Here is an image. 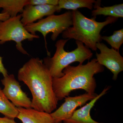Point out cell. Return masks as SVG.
I'll list each match as a JSON object with an SVG mask.
<instances>
[{
  "label": "cell",
  "instance_id": "cell-1",
  "mask_svg": "<svg viewBox=\"0 0 123 123\" xmlns=\"http://www.w3.org/2000/svg\"><path fill=\"white\" fill-rule=\"evenodd\" d=\"M18 78L30 91L32 108L49 114L56 109L58 101L53 91V77L43 60L31 59L19 69Z\"/></svg>",
  "mask_w": 123,
  "mask_h": 123
},
{
  "label": "cell",
  "instance_id": "cell-2",
  "mask_svg": "<svg viewBox=\"0 0 123 123\" xmlns=\"http://www.w3.org/2000/svg\"><path fill=\"white\" fill-rule=\"evenodd\" d=\"M104 70V66L96 59L86 64L67 66L63 70L62 76L53 78L52 80L53 91L57 101L68 97L70 92L76 90H83L86 93H94L97 85L94 76Z\"/></svg>",
  "mask_w": 123,
  "mask_h": 123
},
{
  "label": "cell",
  "instance_id": "cell-3",
  "mask_svg": "<svg viewBox=\"0 0 123 123\" xmlns=\"http://www.w3.org/2000/svg\"><path fill=\"white\" fill-rule=\"evenodd\" d=\"M72 13L73 26L63 32L62 37L79 41L93 51H97V43L102 42L100 32L102 29L108 24L115 22L118 19L108 17L104 21L98 22L95 20L96 18H88L78 10L73 11Z\"/></svg>",
  "mask_w": 123,
  "mask_h": 123
},
{
  "label": "cell",
  "instance_id": "cell-4",
  "mask_svg": "<svg viewBox=\"0 0 123 123\" xmlns=\"http://www.w3.org/2000/svg\"><path fill=\"white\" fill-rule=\"evenodd\" d=\"M69 39L58 40L56 43L55 52L52 57L47 56L43 59V62L48 69L53 78L61 77L64 75V69L75 62L83 64L86 60L92 57L93 53L81 42L76 40L77 48L71 52H67L64 47Z\"/></svg>",
  "mask_w": 123,
  "mask_h": 123
},
{
  "label": "cell",
  "instance_id": "cell-5",
  "mask_svg": "<svg viewBox=\"0 0 123 123\" xmlns=\"http://www.w3.org/2000/svg\"><path fill=\"white\" fill-rule=\"evenodd\" d=\"M72 13L68 11L60 15H53L48 16L39 20L37 22L28 24L25 26V29L29 33L33 35H36L38 31L42 33L45 40V46L48 55L50 56V53L47 48L46 36L49 33H52L51 39L55 41L60 34L72 25Z\"/></svg>",
  "mask_w": 123,
  "mask_h": 123
},
{
  "label": "cell",
  "instance_id": "cell-6",
  "mask_svg": "<svg viewBox=\"0 0 123 123\" xmlns=\"http://www.w3.org/2000/svg\"><path fill=\"white\" fill-rule=\"evenodd\" d=\"M21 14L10 17L5 21H0V44L13 41L16 43V48L24 55L29 53L23 48L22 43L24 40L32 41L34 39L39 38L37 35H33L25 29L21 21Z\"/></svg>",
  "mask_w": 123,
  "mask_h": 123
},
{
  "label": "cell",
  "instance_id": "cell-7",
  "mask_svg": "<svg viewBox=\"0 0 123 123\" xmlns=\"http://www.w3.org/2000/svg\"><path fill=\"white\" fill-rule=\"evenodd\" d=\"M1 82L4 86L2 90L3 93L15 107L32 108L31 100L22 90L19 82L15 79L13 74L4 77Z\"/></svg>",
  "mask_w": 123,
  "mask_h": 123
},
{
  "label": "cell",
  "instance_id": "cell-8",
  "mask_svg": "<svg viewBox=\"0 0 123 123\" xmlns=\"http://www.w3.org/2000/svg\"><path fill=\"white\" fill-rule=\"evenodd\" d=\"M96 93H86L75 97L65 98L64 102L55 111L50 113L55 123H61L69 119L72 116L76 109L85 105L98 96Z\"/></svg>",
  "mask_w": 123,
  "mask_h": 123
},
{
  "label": "cell",
  "instance_id": "cell-9",
  "mask_svg": "<svg viewBox=\"0 0 123 123\" xmlns=\"http://www.w3.org/2000/svg\"><path fill=\"white\" fill-rule=\"evenodd\" d=\"M96 47L100 50L96 53L97 61L103 66H105L113 74L112 79L116 80L118 74L123 70V57L119 51L110 49L103 43H98Z\"/></svg>",
  "mask_w": 123,
  "mask_h": 123
},
{
  "label": "cell",
  "instance_id": "cell-10",
  "mask_svg": "<svg viewBox=\"0 0 123 123\" xmlns=\"http://www.w3.org/2000/svg\"><path fill=\"white\" fill-rule=\"evenodd\" d=\"M61 11L58 5H28L24 7L22 13L21 21L24 26L43 19L45 16L53 15L55 12Z\"/></svg>",
  "mask_w": 123,
  "mask_h": 123
},
{
  "label": "cell",
  "instance_id": "cell-11",
  "mask_svg": "<svg viewBox=\"0 0 123 123\" xmlns=\"http://www.w3.org/2000/svg\"><path fill=\"white\" fill-rule=\"evenodd\" d=\"M111 88V86H108L105 88L96 98L80 109L76 110L70 118L63 122L64 123H104L97 122L93 119L91 116L90 111L97 101L106 94Z\"/></svg>",
  "mask_w": 123,
  "mask_h": 123
},
{
  "label": "cell",
  "instance_id": "cell-12",
  "mask_svg": "<svg viewBox=\"0 0 123 123\" xmlns=\"http://www.w3.org/2000/svg\"><path fill=\"white\" fill-rule=\"evenodd\" d=\"M17 118L22 123H55L50 114L39 111L33 108H18Z\"/></svg>",
  "mask_w": 123,
  "mask_h": 123
},
{
  "label": "cell",
  "instance_id": "cell-13",
  "mask_svg": "<svg viewBox=\"0 0 123 123\" xmlns=\"http://www.w3.org/2000/svg\"><path fill=\"white\" fill-rule=\"evenodd\" d=\"M101 0H98L95 2L93 5L95 9L92 12V16L96 18L98 15L108 16L118 18L123 17V4L114 5L110 7H101Z\"/></svg>",
  "mask_w": 123,
  "mask_h": 123
},
{
  "label": "cell",
  "instance_id": "cell-14",
  "mask_svg": "<svg viewBox=\"0 0 123 123\" xmlns=\"http://www.w3.org/2000/svg\"><path fill=\"white\" fill-rule=\"evenodd\" d=\"M29 4V0H0V9H2L1 12L7 13L10 17H13L22 13Z\"/></svg>",
  "mask_w": 123,
  "mask_h": 123
},
{
  "label": "cell",
  "instance_id": "cell-15",
  "mask_svg": "<svg viewBox=\"0 0 123 123\" xmlns=\"http://www.w3.org/2000/svg\"><path fill=\"white\" fill-rule=\"evenodd\" d=\"M94 0H59L58 6L61 10L62 9L77 10L79 8H86L92 10Z\"/></svg>",
  "mask_w": 123,
  "mask_h": 123
},
{
  "label": "cell",
  "instance_id": "cell-16",
  "mask_svg": "<svg viewBox=\"0 0 123 123\" xmlns=\"http://www.w3.org/2000/svg\"><path fill=\"white\" fill-rule=\"evenodd\" d=\"M0 113L5 117L14 119L17 118L18 111V108L7 99L0 87Z\"/></svg>",
  "mask_w": 123,
  "mask_h": 123
},
{
  "label": "cell",
  "instance_id": "cell-17",
  "mask_svg": "<svg viewBox=\"0 0 123 123\" xmlns=\"http://www.w3.org/2000/svg\"><path fill=\"white\" fill-rule=\"evenodd\" d=\"M102 39L110 44L112 48L119 51L123 43V29L115 31L111 36H102Z\"/></svg>",
  "mask_w": 123,
  "mask_h": 123
},
{
  "label": "cell",
  "instance_id": "cell-18",
  "mask_svg": "<svg viewBox=\"0 0 123 123\" xmlns=\"http://www.w3.org/2000/svg\"><path fill=\"white\" fill-rule=\"evenodd\" d=\"M59 0H29V4L31 5H51L57 6Z\"/></svg>",
  "mask_w": 123,
  "mask_h": 123
},
{
  "label": "cell",
  "instance_id": "cell-19",
  "mask_svg": "<svg viewBox=\"0 0 123 123\" xmlns=\"http://www.w3.org/2000/svg\"><path fill=\"white\" fill-rule=\"evenodd\" d=\"M0 73L3 75V77H5L8 75V71L5 68L2 63V57L0 56Z\"/></svg>",
  "mask_w": 123,
  "mask_h": 123
},
{
  "label": "cell",
  "instance_id": "cell-20",
  "mask_svg": "<svg viewBox=\"0 0 123 123\" xmlns=\"http://www.w3.org/2000/svg\"><path fill=\"white\" fill-rule=\"evenodd\" d=\"M0 123H17L14 119L5 117H0Z\"/></svg>",
  "mask_w": 123,
  "mask_h": 123
},
{
  "label": "cell",
  "instance_id": "cell-21",
  "mask_svg": "<svg viewBox=\"0 0 123 123\" xmlns=\"http://www.w3.org/2000/svg\"><path fill=\"white\" fill-rule=\"evenodd\" d=\"M10 18V16L7 13H0V21H5Z\"/></svg>",
  "mask_w": 123,
  "mask_h": 123
}]
</instances>
